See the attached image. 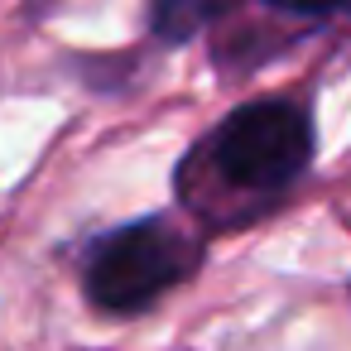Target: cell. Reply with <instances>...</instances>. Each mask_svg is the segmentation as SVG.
I'll return each instance as SVG.
<instances>
[{"label": "cell", "instance_id": "obj_1", "mask_svg": "<svg viewBox=\"0 0 351 351\" xmlns=\"http://www.w3.org/2000/svg\"><path fill=\"white\" fill-rule=\"evenodd\" d=\"M313 159L308 116L289 101H250L231 111L202 149L207 173L241 197H274L284 193Z\"/></svg>", "mask_w": 351, "mask_h": 351}, {"label": "cell", "instance_id": "obj_2", "mask_svg": "<svg viewBox=\"0 0 351 351\" xmlns=\"http://www.w3.org/2000/svg\"><path fill=\"white\" fill-rule=\"evenodd\" d=\"M197 269V245L169 221H130L97 241L87 255V293L101 313L130 317L159 303L173 284Z\"/></svg>", "mask_w": 351, "mask_h": 351}, {"label": "cell", "instance_id": "obj_3", "mask_svg": "<svg viewBox=\"0 0 351 351\" xmlns=\"http://www.w3.org/2000/svg\"><path fill=\"white\" fill-rule=\"evenodd\" d=\"M226 10V0H154V34L164 44H183L207 29Z\"/></svg>", "mask_w": 351, "mask_h": 351}, {"label": "cell", "instance_id": "obj_4", "mask_svg": "<svg viewBox=\"0 0 351 351\" xmlns=\"http://www.w3.org/2000/svg\"><path fill=\"white\" fill-rule=\"evenodd\" d=\"M269 5H279V10H293V15H322V10L341 5V0H269Z\"/></svg>", "mask_w": 351, "mask_h": 351}]
</instances>
